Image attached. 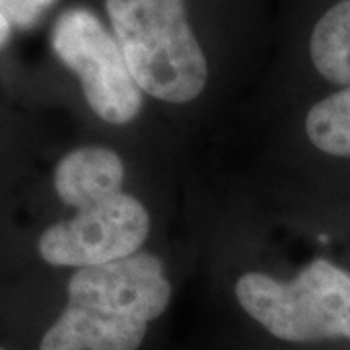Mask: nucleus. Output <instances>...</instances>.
Here are the masks:
<instances>
[{
  "instance_id": "6e6552de",
  "label": "nucleus",
  "mask_w": 350,
  "mask_h": 350,
  "mask_svg": "<svg viewBox=\"0 0 350 350\" xmlns=\"http://www.w3.org/2000/svg\"><path fill=\"white\" fill-rule=\"evenodd\" d=\"M306 137L315 150L350 160V86L319 100L306 115Z\"/></svg>"
},
{
  "instance_id": "f257e3e1",
  "label": "nucleus",
  "mask_w": 350,
  "mask_h": 350,
  "mask_svg": "<svg viewBox=\"0 0 350 350\" xmlns=\"http://www.w3.org/2000/svg\"><path fill=\"white\" fill-rule=\"evenodd\" d=\"M170 300L172 284L162 261L146 251L78 269L68 282L66 308L39 350H138L148 323Z\"/></svg>"
},
{
  "instance_id": "0eeeda50",
  "label": "nucleus",
  "mask_w": 350,
  "mask_h": 350,
  "mask_svg": "<svg viewBox=\"0 0 350 350\" xmlns=\"http://www.w3.org/2000/svg\"><path fill=\"white\" fill-rule=\"evenodd\" d=\"M310 57L321 78L337 88L350 86V0H338L315 22Z\"/></svg>"
},
{
  "instance_id": "1a4fd4ad",
  "label": "nucleus",
  "mask_w": 350,
  "mask_h": 350,
  "mask_svg": "<svg viewBox=\"0 0 350 350\" xmlns=\"http://www.w3.org/2000/svg\"><path fill=\"white\" fill-rule=\"evenodd\" d=\"M55 0H0V14L20 27H29L38 22Z\"/></svg>"
},
{
  "instance_id": "9b49d317",
  "label": "nucleus",
  "mask_w": 350,
  "mask_h": 350,
  "mask_svg": "<svg viewBox=\"0 0 350 350\" xmlns=\"http://www.w3.org/2000/svg\"><path fill=\"white\" fill-rule=\"evenodd\" d=\"M0 350H2V349H0Z\"/></svg>"
},
{
  "instance_id": "20e7f679",
  "label": "nucleus",
  "mask_w": 350,
  "mask_h": 350,
  "mask_svg": "<svg viewBox=\"0 0 350 350\" xmlns=\"http://www.w3.org/2000/svg\"><path fill=\"white\" fill-rule=\"evenodd\" d=\"M53 51L82 84L88 105L111 125H126L142 109V90L126 66L125 55L98 16L72 8L57 20Z\"/></svg>"
},
{
  "instance_id": "f03ea898",
  "label": "nucleus",
  "mask_w": 350,
  "mask_h": 350,
  "mask_svg": "<svg viewBox=\"0 0 350 350\" xmlns=\"http://www.w3.org/2000/svg\"><path fill=\"white\" fill-rule=\"evenodd\" d=\"M105 8L142 92L167 103L199 98L208 66L187 24L185 0H105Z\"/></svg>"
},
{
  "instance_id": "423d86ee",
  "label": "nucleus",
  "mask_w": 350,
  "mask_h": 350,
  "mask_svg": "<svg viewBox=\"0 0 350 350\" xmlns=\"http://www.w3.org/2000/svg\"><path fill=\"white\" fill-rule=\"evenodd\" d=\"M125 165L103 146H82L66 154L55 170V189L64 204L78 211L123 193Z\"/></svg>"
},
{
  "instance_id": "39448f33",
  "label": "nucleus",
  "mask_w": 350,
  "mask_h": 350,
  "mask_svg": "<svg viewBox=\"0 0 350 350\" xmlns=\"http://www.w3.org/2000/svg\"><path fill=\"white\" fill-rule=\"evenodd\" d=\"M148 232L146 206L126 193H117L47 228L39 239V253L55 267H100L138 253Z\"/></svg>"
},
{
  "instance_id": "7ed1b4c3",
  "label": "nucleus",
  "mask_w": 350,
  "mask_h": 350,
  "mask_svg": "<svg viewBox=\"0 0 350 350\" xmlns=\"http://www.w3.org/2000/svg\"><path fill=\"white\" fill-rule=\"evenodd\" d=\"M236 298L280 340H350V273L329 259L306 265L292 280L245 273L236 282Z\"/></svg>"
},
{
  "instance_id": "9d476101",
  "label": "nucleus",
  "mask_w": 350,
  "mask_h": 350,
  "mask_svg": "<svg viewBox=\"0 0 350 350\" xmlns=\"http://www.w3.org/2000/svg\"><path fill=\"white\" fill-rule=\"evenodd\" d=\"M10 33H12V24L0 14V47L10 39Z\"/></svg>"
}]
</instances>
